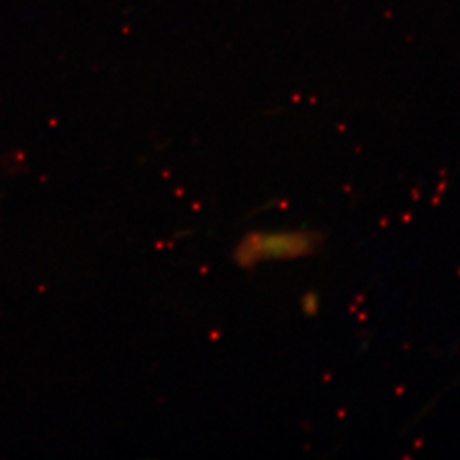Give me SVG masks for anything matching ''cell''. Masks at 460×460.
Masks as SVG:
<instances>
[{
	"instance_id": "obj_1",
	"label": "cell",
	"mask_w": 460,
	"mask_h": 460,
	"mask_svg": "<svg viewBox=\"0 0 460 460\" xmlns=\"http://www.w3.org/2000/svg\"><path fill=\"white\" fill-rule=\"evenodd\" d=\"M324 235L319 230H254L249 232L233 252L240 268H254L268 261H292L319 252Z\"/></svg>"
}]
</instances>
